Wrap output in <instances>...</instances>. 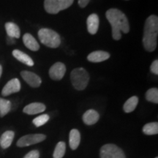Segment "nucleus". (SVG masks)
I'll return each mask as SVG.
<instances>
[{"label":"nucleus","instance_id":"obj_5","mask_svg":"<svg viewBox=\"0 0 158 158\" xmlns=\"http://www.w3.org/2000/svg\"><path fill=\"white\" fill-rule=\"evenodd\" d=\"M74 0H45L44 8L50 14H57L59 11L68 8Z\"/></svg>","mask_w":158,"mask_h":158},{"label":"nucleus","instance_id":"obj_12","mask_svg":"<svg viewBox=\"0 0 158 158\" xmlns=\"http://www.w3.org/2000/svg\"><path fill=\"white\" fill-rule=\"evenodd\" d=\"M110 58V54L108 52L102 51H96L88 55L87 59L91 62H101Z\"/></svg>","mask_w":158,"mask_h":158},{"label":"nucleus","instance_id":"obj_9","mask_svg":"<svg viewBox=\"0 0 158 158\" xmlns=\"http://www.w3.org/2000/svg\"><path fill=\"white\" fill-rule=\"evenodd\" d=\"M21 76L23 78V80H24L29 86H31V87H39V86H40L41 83H42V80H41L40 77L32 72H29V71L26 70L22 71V72L21 73Z\"/></svg>","mask_w":158,"mask_h":158},{"label":"nucleus","instance_id":"obj_25","mask_svg":"<svg viewBox=\"0 0 158 158\" xmlns=\"http://www.w3.org/2000/svg\"><path fill=\"white\" fill-rule=\"evenodd\" d=\"M49 120V116L48 114H43V115H40L37 116L35 118H34L32 121V123L35 124L36 127H41L43 124H45Z\"/></svg>","mask_w":158,"mask_h":158},{"label":"nucleus","instance_id":"obj_24","mask_svg":"<svg viewBox=\"0 0 158 158\" xmlns=\"http://www.w3.org/2000/svg\"><path fill=\"white\" fill-rule=\"evenodd\" d=\"M146 99L148 101L158 103V89L157 88L149 89L146 93Z\"/></svg>","mask_w":158,"mask_h":158},{"label":"nucleus","instance_id":"obj_21","mask_svg":"<svg viewBox=\"0 0 158 158\" xmlns=\"http://www.w3.org/2000/svg\"><path fill=\"white\" fill-rule=\"evenodd\" d=\"M143 132L144 134L148 135H157L158 133V123L157 122H151L143 126Z\"/></svg>","mask_w":158,"mask_h":158},{"label":"nucleus","instance_id":"obj_14","mask_svg":"<svg viewBox=\"0 0 158 158\" xmlns=\"http://www.w3.org/2000/svg\"><path fill=\"white\" fill-rule=\"evenodd\" d=\"M100 118V115L98 112L93 109L88 110L83 115V121L87 125H92L98 122Z\"/></svg>","mask_w":158,"mask_h":158},{"label":"nucleus","instance_id":"obj_10","mask_svg":"<svg viewBox=\"0 0 158 158\" xmlns=\"http://www.w3.org/2000/svg\"><path fill=\"white\" fill-rule=\"evenodd\" d=\"M21 90V83L18 78L11 79L6 84L2 91V94L4 97L9 96L10 94L16 93Z\"/></svg>","mask_w":158,"mask_h":158},{"label":"nucleus","instance_id":"obj_29","mask_svg":"<svg viewBox=\"0 0 158 158\" xmlns=\"http://www.w3.org/2000/svg\"><path fill=\"white\" fill-rule=\"evenodd\" d=\"M15 38H12V37H8V39L7 40V43H8L9 45H12V44H14L15 43Z\"/></svg>","mask_w":158,"mask_h":158},{"label":"nucleus","instance_id":"obj_16","mask_svg":"<svg viewBox=\"0 0 158 158\" xmlns=\"http://www.w3.org/2000/svg\"><path fill=\"white\" fill-rule=\"evenodd\" d=\"M23 42L24 43L25 46L27 48H29V50L33 51H37L39 50L40 45L38 44V43L37 42L35 37L29 34V33H27L23 36Z\"/></svg>","mask_w":158,"mask_h":158},{"label":"nucleus","instance_id":"obj_20","mask_svg":"<svg viewBox=\"0 0 158 158\" xmlns=\"http://www.w3.org/2000/svg\"><path fill=\"white\" fill-rule=\"evenodd\" d=\"M138 103V97L133 96L128 99L125 103L124 104V110L126 113H130L133 112L135 109L136 106Z\"/></svg>","mask_w":158,"mask_h":158},{"label":"nucleus","instance_id":"obj_11","mask_svg":"<svg viewBox=\"0 0 158 158\" xmlns=\"http://www.w3.org/2000/svg\"><path fill=\"white\" fill-rule=\"evenodd\" d=\"M45 110V106L41 102H32L27 105L23 108V113L29 114V115H35L40 113H42Z\"/></svg>","mask_w":158,"mask_h":158},{"label":"nucleus","instance_id":"obj_26","mask_svg":"<svg viewBox=\"0 0 158 158\" xmlns=\"http://www.w3.org/2000/svg\"><path fill=\"white\" fill-rule=\"evenodd\" d=\"M40 153L37 150H32L27 154L23 158H39Z\"/></svg>","mask_w":158,"mask_h":158},{"label":"nucleus","instance_id":"obj_3","mask_svg":"<svg viewBox=\"0 0 158 158\" xmlns=\"http://www.w3.org/2000/svg\"><path fill=\"white\" fill-rule=\"evenodd\" d=\"M38 37L40 41L43 45L50 47L52 48H56L61 44V37L58 33L52 29L43 28L38 31Z\"/></svg>","mask_w":158,"mask_h":158},{"label":"nucleus","instance_id":"obj_27","mask_svg":"<svg viewBox=\"0 0 158 158\" xmlns=\"http://www.w3.org/2000/svg\"><path fill=\"white\" fill-rule=\"evenodd\" d=\"M150 70H151V72L152 73L155 75H158V60L156 59V60L154 61L152 64L151 65V68H150Z\"/></svg>","mask_w":158,"mask_h":158},{"label":"nucleus","instance_id":"obj_6","mask_svg":"<svg viewBox=\"0 0 158 158\" xmlns=\"http://www.w3.org/2000/svg\"><path fill=\"white\" fill-rule=\"evenodd\" d=\"M100 158H126L122 149L113 143L102 146L100 149Z\"/></svg>","mask_w":158,"mask_h":158},{"label":"nucleus","instance_id":"obj_28","mask_svg":"<svg viewBox=\"0 0 158 158\" xmlns=\"http://www.w3.org/2000/svg\"><path fill=\"white\" fill-rule=\"evenodd\" d=\"M89 2H90V0H78V5L81 7L84 8V7L87 6V5Z\"/></svg>","mask_w":158,"mask_h":158},{"label":"nucleus","instance_id":"obj_2","mask_svg":"<svg viewBox=\"0 0 158 158\" xmlns=\"http://www.w3.org/2000/svg\"><path fill=\"white\" fill-rule=\"evenodd\" d=\"M158 35V18L157 15H150L146 20L144 25L143 44L147 51L152 52L157 48Z\"/></svg>","mask_w":158,"mask_h":158},{"label":"nucleus","instance_id":"obj_30","mask_svg":"<svg viewBox=\"0 0 158 158\" xmlns=\"http://www.w3.org/2000/svg\"><path fill=\"white\" fill-rule=\"evenodd\" d=\"M2 65L0 64V78H1L2 76Z\"/></svg>","mask_w":158,"mask_h":158},{"label":"nucleus","instance_id":"obj_1","mask_svg":"<svg viewBox=\"0 0 158 158\" xmlns=\"http://www.w3.org/2000/svg\"><path fill=\"white\" fill-rule=\"evenodd\" d=\"M106 16L111 25L112 37L115 40L121 39V31L125 34L129 32L130 24L127 18L121 10L116 8L109 9L106 12Z\"/></svg>","mask_w":158,"mask_h":158},{"label":"nucleus","instance_id":"obj_15","mask_svg":"<svg viewBox=\"0 0 158 158\" xmlns=\"http://www.w3.org/2000/svg\"><path fill=\"white\" fill-rule=\"evenodd\" d=\"M15 136V133L12 130H7L0 137V146L2 149H7L10 147Z\"/></svg>","mask_w":158,"mask_h":158},{"label":"nucleus","instance_id":"obj_8","mask_svg":"<svg viewBox=\"0 0 158 158\" xmlns=\"http://www.w3.org/2000/svg\"><path fill=\"white\" fill-rule=\"evenodd\" d=\"M66 73V66L62 62H56L49 70V76L54 81H59L64 77Z\"/></svg>","mask_w":158,"mask_h":158},{"label":"nucleus","instance_id":"obj_23","mask_svg":"<svg viewBox=\"0 0 158 158\" xmlns=\"http://www.w3.org/2000/svg\"><path fill=\"white\" fill-rule=\"evenodd\" d=\"M66 151V144L64 142L60 141L57 143L54 152V158H62Z\"/></svg>","mask_w":158,"mask_h":158},{"label":"nucleus","instance_id":"obj_4","mask_svg":"<svg viewBox=\"0 0 158 158\" xmlns=\"http://www.w3.org/2000/svg\"><path fill=\"white\" fill-rule=\"evenodd\" d=\"M70 80L76 89L84 90L86 88L89 81V75L84 68H76L71 72Z\"/></svg>","mask_w":158,"mask_h":158},{"label":"nucleus","instance_id":"obj_13","mask_svg":"<svg viewBox=\"0 0 158 158\" xmlns=\"http://www.w3.org/2000/svg\"><path fill=\"white\" fill-rule=\"evenodd\" d=\"M86 24H87V29L89 33L91 35L96 34L97 31H98L99 27V17L98 15L93 13L91 14L88 17L87 21H86Z\"/></svg>","mask_w":158,"mask_h":158},{"label":"nucleus","instance_id":"obj_22","mask_svg":"<svg viewBox=\"0 0 158 158\" xmlns=\"http://www.w3.org/2000/svg\"><path fill=\"white\" fill-rule=\"evenodd\" d=\"M11 109V102L5 99L0 98V116L4 117Z\"/></svg>","mask_w":158,"mask_h":158},{"label":"nucleus","instance_id":"obj_17","mask_svg":"<svg viewBox=\"0 0 158 158\" xmlns=\"http://www.w3.org/2000/svg\"><path fill=\"white\" fill-rule=\"evenodd\" d=\"M13 56L17 59V60H19V62L23 63V64L28 65V66H30V67L34 65V62H33V60L31 59V57L29 56L28 55L25 54V53L22 52L21 51L15 49V50L13 51Z\"/></svg>","mask_w":158,"mask_h":158},{"label":"nucleus","instance_id":"obj_31","mask_svg":"<svg viewBox=\"0 0 158 158\" xmlns=\"http://www.w3.org/2000/svg\"><path fill=\"white\" fill-rule=\"evenodd\" d=\"M155 158H158V157H155Z\"/></svg>","mask_w":158,"mask_h":158},{"label":"nucleus","instance_id":"obj_19","mask_svg":"<svg viewBox=\"0 0 158 158\" xmlns=\"http://www.w3.org/2000/svg\"><path fill=\"white\" fill-rule=\"evenodd\" d=\"M70 147L73 150H76L78 147L81 141V135L78 130L73 129L70 133Z\"/></svg>","mask_w":158,"mask_h":158},{"label":"nucleus","instance_id":"obj_18","mask_svg":"<svg viewBox=\"0 0 158 158\" xmlns=\"http://www.w3.org/2000/svg\"><path fill=\"white\" fill-rule=\"evenodd\" d=\"M5 29L7 36L12 38H19L21 31L19 26L13 22H7L5 23Z\"/></svg>","mask_w":158,"mask_h":158},{"label":"nucleus","instance_id":"obj_7","mask_svg":"<svg viewBox=\"0 0 158 158\" xmlns=\"http://www.w3.org/2000/svg\"><path fill=\"white\" fill-rule=\"evenodd\" d=\"M45 135L43 134H30L21 137L17 141V147H25L40 143L45 139Z\"/></svg>","mask_w":158,"mask_h":158}]
</instances>
